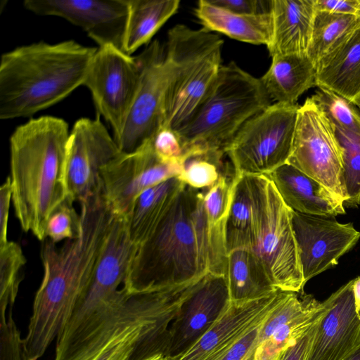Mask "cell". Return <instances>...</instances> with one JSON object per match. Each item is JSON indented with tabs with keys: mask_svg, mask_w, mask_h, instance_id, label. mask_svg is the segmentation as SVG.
I'll use <instances>...</instances> for the list:
<instances>
[{
	"mask_svg": "<svg viewBox=\"0 0 360 360\" xmlns=\"http://www.w3.org/2000/svg\"><path fill=\"white\" fill-rule=\"evenodd\" d=\"M328 300L317 301L307 311L277 328L271 335L257 344L253 360H280L284 352L326 314Z\"/></svg>",
	"mask_w": 360,
	"mask_h": 360,
	"instance_id": "cell-30",
	"label": "cell"
},
{
	"mask_svg": "<svg viewBox=\"0 0 360 360\" xmlns=\"http://www.w3.org/2000/svg\"><path fill=\"white\" fill-rule=\"evenodd\" d=\"M174 317L152 319L127 327L113 336L92 360H144L167 356Z\"/></svg>",
	"mask_w": 360,
	"mask_h": 360,
	"instance_id": "cell-23",
	"label": "cell"
},
{
	"mask_svg": "<svg viewBox=\"0 0 360 360\" xmlns=\"http://www.w3.org/2000/svg\"><path fill=\"white\" fill-rule=\"evenodd\" d=\"M153 147L157 155L165 162H181L183 150L175 131L162 128L153 139Z\"/></svg>",
	"mask_w": 360,
	"mask_h": 360,
	"instance_id": "cell-39",
	"label": "cell"
},
{
	"mask_svg": "<svg viewBox=\"0 0 360 360\" xmlns=\"http://www.w3.org/2000/svg\"><path fill=\"white\" fill-rule=\"evenodd\" d=\"M319 321L313 325L304 335L288 347L280 360H307L316 328Z\"/></svg>",
	"mask_w": 360,
	"mask_h": 360,
	"instance_id": "cell-41",
	"label": "cell"
},
{
	"mask_svg": "<svg viewBox=\"0 0 360 360\" xmlns=\"http://www.w3.org/2000/svg\"><path fill=\"white\" fill-rule=\"evenodd\" d=\"M316 11L337 14L359 15L360 0H314Z\"/></svg>",
	"mask_w": 360,
	"mask_h": 360,
	"instance_id": "cell-42",
	"label": "cell"
},
{
	"mask_svg": "<svg viewBox=\"0 0 360 360\" xmlns=\"http://www.w3.org/2000/svg\"><path fill=\"white\" fill-rule=\"evenodd\" d=\"M343 360H360V344L356 347Z\"/></svg>",
	"mask_w": 360,
	"mask_h": 360,
	"instance_id": "cell-45",
	"label": "cell"
},
{
	"mask_svg": "<svg viewBox=\"0 0 360 360\" xmlns=\"http://www.w3.org/2000/svg\"><path fill=\"white\" fill-rule=\"evenodd\" d=\"M260 79L234 62L221 65L214 84L188 122L176 132L186 157L225 153L243 124L271 105Z\"/></svg>",
	"mask_w": 360,
	"mask_h": 360,
	"instance_id": "cell-5",
	"label": "cell"
},
{
	"mask_svg": "<svg viewBox=\"0 0 360 360\" xmlns=\"http://www.w3.org/2000/svg\"><path fill=\"white\" fill-rule=\"evenodd\" d=\"M80 203V232L61 247L43 240L44 275L23 339L24 360H38L69 321L84 295L115 214L103 192Z\"/></svg>",
	"mask_w": 360,
	"mask_h": 360,
	"instance_id": "cell-1",
	"label": "cell"
},
{
	"mask_svg": "<svg viewBox=\"0 0 360 360\" xmlns=\"http://www.w3.org/2000/svg\"><path fill=\"white\" fill-rule=\"evenodd\" d=\"M129 14L123 51L131 55L147 44L179 7V0H127Z\"/></svg>",
	"mask_w": 360,
	"mask_h": 360,
	"instance_id": "cell-28",
	"label": "cell"
},
{
	"mask_svg": "<svg viewBox=\"0 0 360 360\" xmlns=\"http://www.w3.org/2000/svg\"><path fill=\"white\" fill-rule=\"evenodd\" d=\"M67 198L51 214L46 226V238L57 243L64 239L77 238L80 232V215Z\"/></svg>",
	"mask_w": 360,
	"mask_h": 360,
	"instance_id": "cell-36",
	"label": "cell"
},
{
	"mask_svg": "<svg viewBox=\"0 0 360 360\" xmlns=\"http://www.w3.org/2000/svg\"><path fill=\"white\" fill-rule=\"evenodd\" d=\"M24 7L39 15L65 19L81 27L99 47L123 51L127 0H26Z\"/></svg>",
	"mask_w": 360,
	"mask_h": 360,
	"instance_id": "cell-15",
	"label": "cell"
},
{
	"mask_svg": "<svg viewBox=\"0 0 360 360\" xmlns=\"http://www.w3.org/2000/svg\"><path fill=\"white\" fill-rule=\"evenodd\" d=\"M271 58L260 81L276 103L296 104L304 92L316 86V65L308 56L283 55Z\"/></svg>",
	"mask_w": 360,
	"mask_h": 360,
	"instance_id": "cell-25",
	"label": "cell"
},
{
	"mask_svg": "<svg viewBox=\"0 0 360 360\" xmlns=\"http://www.w3.org/2000/svg\"><path fill=\"white\" fill-rule=\"evenodd\" d=\"M230 304L224 275L206 274L182 302L169 326L167 358L178 356L190 348Z\"/></svg>",
	"mask_w": 360,
	"mask_h": 360,
	"instance_id": "cell-16",
	"label": "cell"
},
{
	"mask_svg": "<svg viewBox=\"0 0 360 360\" xmlns=\"http://www.w3.org/2000/svg\"><path fill=\"white\" fill-rule=\"evenodd\" d=\"M68 124L41 116L18 127L10 138L12 202L21 228L39 240L46 238L48 220L68 196Z\"/></svg>",
	"mask_w": 360,
	"mask_h": 360,
	"instance_id": "cell-3",
	"label": "cell"
},
{
	"mask_svg": "<svg viewBox=\"0 0 360 360\" xmlns=\"http://www.w3.org/2000/svg\"><path fill=\"white\" fill-rule=\"evenodd\" d=\"M141 76L137 57L114 46L97 48L83 85L90 91L98 116L121 134L135 98Z\"/></svg>",
	"mask_w": 360,
	"mask_h": 360,
	"instance_id": "cell-11",
	"label": "cell"
},
{
	"mask_svg": "<svg viewBox=\"0 0 360 360\" xmlns=\"http://www.w3.org/2000/svg\"><path fill=\"white\" fill-rule=\"evenodd\" d=\"M207 273L220 274L209 234L203 190L185 185L139 245L124 287L135 292L174 286Z\"/></svg>",
	"mask_w": 360,
	"mask_h": 360,
	"instance_id": "cell-2",
	"label": "cell"
},
{
	"mask_svg": "<svg viewBox=\"0 0 360 360\" xmlns=\"http://www.w3.org/2000/svg\"><path fill=\"white\" fill-rule=\"evenodd\" d=\"M268 314L244 333L216 360H253L261 327Z\"/></svg>",
	"mask_w": 360,
	"mask_h": 360,
	"instance_id": "cell-38",
	"label": "cell"
},
{
	"mask_svg": "<svg viewBox=\"0 0 360 360\" xmlns=\"http://www.w3.org/2000/svg\"><path fill=\"white\" fill-rule=\"evenodd\" d=\"M272 31L266 46L271 57L307 56L316 13L314 0L270 1Z\"/></svg>",
	"mask_w": 360,
	"mask_h": 360,
	"instance_id": "cell-20",
	"label": "cell"
},
{
	"mask_svg": "<svg viewBox=\"0 0 360 360\" xmlns=\"http://www.w3.org/2000/svg\"><path fill=\"white\" fill-rule=\"evenodd\" d=\"M223 155L224 153H207L184 158L179 179L184 184L198 190L212 186L227 173L223 165Z\"/></svg>",
	"mask_w": 360,
	"mask_h": 360,
	"instance_id": "cell-34",
	"label": "cell"
},
{
	"mask_svg": "<svg viewBox=\"0 0 360 360\" xmlns=\"http://www.w3.org/2000/svg\"><path fill=\"white\" fill-rule=\"evenodd\" d=\"M141 67L138 90L120 136V150L131 153L153 140L162 128L172 65L165 46L151 42L136 56Z\"/></svg>",
	"mask_w": 360,
	"mask_h": 360,
	"instance_id": "cell-10",
	"label": "cell"
},
{
	"mask_svg": "<svg viewBox=\"0 0 360 360\" xmlns=\"http://www.w3.org/2000/svg\"><path fill=\"white\" fill-rule=\"evenodd\" d=\"M360 25L359 15L316 10L307 56L316 65L342 37Z\"/></svg>",
	"mask_w": 360,
	"mask_h": 360,
	"instance_id": "cell-31",
	"label": "cell"
},
{
	"mask_svg": "<svg viewBox=\"0 0 360 360\" xmlns=\"http://www.w3.org/2000/svg\"><path fill=\"white\" fill-rule=\"evenodd\" d=\"M12 201V186L8 176L0 188V245L8 240V222L11 202Z\"/></svg>",
	"mask_w": 360,
	"mask_h": 360,
	"instance_id": "cell-43",
	"label": "cell"
},
{
	"mask_svg": "<svg viewBox=\"0 0 360 360\" xmlns=\"http://www.w3.org/2000/svg\"><path fill=\"white\" fill-rule=\"evenodd\" d=\"M181 162H165L155 153L153 140L131 153L122 152L101 171L103 195L115 214L127 217L145 190L179 176Z\"/></svg>",
	"mask_w": 360,
	"mask_h": 360,
	"instance_id": "cell-12",
	"label": "cell"
},
{
	"mask_svg": "<svg viewBox=\"0 0 360 360\" xmlns=\"http://www.w3.org/2000/svg\"><path fill=\"white\" fill-rule=\"evenodd\" d=\"M349 281L328 298V308L317 324L307 360H343L360 344V319Z\"/></svg>",
	"mask_w": 360,
	"mask_h": 360,
	"instance_id": "cell-17",
	"label": "cell"
},
{
	"mask_svg": "<svg viewBox=\"0 0 360 360\" xmlns=\"http://www.w3.org/2000/svg\"><path fill=\"white\" fill-rule=\"evenodd\" d=\"M184 184L178 176L143 191L134 200L127 215L131 240L138 246L152 233Z\"/></svg>",
	"mask_w": 360,
	"mask_h": 360,
	"instance_id": "cell-27",
	"label": "cell"
},
{
	"mask_svg": "<svg viewBox=\"0 0 360 360\" xmlns=\"http://www.w3.org/2000/svg\"><path fill=\"white\" fill-rule=\"evenodd\" d=\"M265 176L285 204L294 211L328 217L345 214L342 200L290 164L285 163Z\"/></svg>",
	"mask_w": 360,
	"mask_h": 360,
	"instance_id": "cell-19",
	"label": "cell"
},
{
	"mask_svg": "<svg viewBox=\"0 0 360 360\" xmlns=\"http://www.w3.org/2000/svg\"><path fill=\"white\" fill-rule=\"evenodd\" d=\"M97 48L73 40L41 41L4 53L0 63V118L30 116L83 85Z\"/></svg>",
	"mask_w": 360,
	"mask_h": 360,
	"instance_id": "cell-4",
	"label": "cell"
},
{
	"mask_svg": "<svg viewBox=\"0 0 360 360\" xmlns=\"http://www.w3.org/2000/svg\"><path fill=\"white\" fill-rule=\"evenodd\" d=\"M203 28L218 32L238 41L267 46L271 40L272 23L270 12L240 14L200 0L195 10Z\"/></svg>",
	"mask_w": 360,
	"mask_h": 360,
	"instance_id": "cell-24",
	"label": "cell"
},
{
	"mask_svg": "<svg viewBox=\"0 0 360 360\" xmlns=\"http://www.w3.org/2000/svg\"><path fill=\"white\" fill-rule=\"evenodd\" d=\"M265 175L235 173L233 198L225 231L227 254L238 248L252 249L257 240Z\"/></svg>",
	"mask_w": 360,
	"mask_h": 360,
	"instance_id": "cell-21",
	"label": "cell"
},
{
	"mask_svg": "<svg viewBox=\"0 0 360 360\" xmlns=\"http://www.w3.org/2000/svg\"><path fill=\"white\" fill-rule=\"evenodd\" d=\"M121 153L99 116L78 120L68 142V198L80 202L101 193L102 169Z\"/></svg>",
	"mask_w": 360,
	"mask_h": 360,
	"instance_id": "cell-13",
	"label": "cell"
},
{
	"mask_svg": "<svg viewBox=\"0 0 360 360\" xmlns=\"http://www.w3.org/2000/svg\"><path fill=\"white\" fill-rule=\"evenodd\" d=\"M225 174L212 186L203 190V201L209 234L219 270L225 271L227 250L225 241L226 224L231 208L235 174Z\"/></svg>",
	"mask_w": 360,
	"mask_h": 360,
	"instance_id": "cell-29",
	"label": "cell"
},
{
	"mask_svg": "<svg viewBox=\"0 0 360 360\" xmlns=\"http://www.w3.org/2000/svg\"><path fill=\"white\" fill-rule=\"evenodd\" d=\"M165 50L172 65L162 128L175 132L191 119L217 79L223 41L205 28L176 25L167 34Z\"/></svg>",
	"mask_w": 360,
	"mask_h": 360,
	"instance_id": "cell-6",
	"label": "cell"
},
{
	"mask_svg": "<svg viewBox=\"0 0 360 360\" xmlns=\"http://www.w3.org/2000/svg\"><path fill=\"white\" fill-rule=\"evenodd\" d=\"M354 105H356L360 110V101L356 102Z\"/></svg>",
	"mask_w": 360,
	"mask_h": 360,
	"instance_id": "cell-47",
	"label": "cell"
},
{
	"mask_svg": "<svg viewBox=\"0 0 360 360\" xmlns=\"http://www.w3.org/2000/svg\"><path fill=\"white\" fill-rule=\"evenodd\" d=\"M291 212L267 178L260 207L257 240L252 250L262 261L278 290L300 293L303 292L305 283L292 229Z\"/></svg>",
	"mask_w": 360,
	"mask_h": 360,
	"instance_id": "cell-9",
	"label": "cell"
},
{
	"mask_svg": "<svg viewBox=\"0 0 360 360\" xmlns=\"http://www.w3.org/2000/svg\"><path fill=\"white\" fill-rule=\"evenodd\" d=\"M311 98L335 128L360 137V113L352 103L324 88H319Z\"/></svg>",
	"mask_w": 360,
	"mask_h": 360,
	"instance_id": "cell-35",
	"label": "cell"
},
{
	"mask_svg": "<svg viewBox=\"0 0 360 360\" xmlns=\"http://www.w3.org/2000/svg\"><path fill=\"white\" fill-rule=\"evenodd\" d=\"M212 4L233 13L256 14L270 12V1L257 0H209Z\"/></svg>",
	"mask_w": 360,
	"mask_h": 360,
	"instance_id": "cell-40",
	"label": "cell"
},
{
	"mask_svg": "<svg viewBox=\"0 0 360 360\" xmlns=\"http://www.w3.org/2000/svg\"><path fill=\"white\" fill-rule=\"evenodd\" d=\"M352 292L356 314L360 319V276L352 280Z\"/></svg>",
	"mask_w": 360,
	"mask_h": 360,
	"instance_id": "cell-44",
	"label": "cell"
},
{
	"mask_svg": "<svg viewBox=\"0 0 360 360\" xmlns=\"http://www.w3.org/2000/svg\"><path fill=\"white\" fill-rule=\"evenodd\" d=\"M298 108L275 103L243 124L225 149L235 173L266 175L287 163Z\"/></svg>",
	"mask_w": 360,
	"mask_h": 360,
	"instance_id": "cell-7",
	"label": "cell"
},
{
	"mask_svg": "<svg viewBox=\"0 0 360 360\" xmlns=\"http://www.w3.org/2000/svg\"><path fill=\"white\" fill-rule=\"evenodd\" d=\"M26 263L21 247L14 241L0 245V321L6 319L7 311L13 307Z\"/></svg>",
	"mask_w": 360,
	"mask_h": 360,
	"instance_id": "cell-32",
	"label": "cell"
},
{
	"mask_svg": "<svg viewBox=\"0 0 360 360\" xmlns=\"http://www.w3.org/2000/svg\"><path fill=\"white\" fill-rule=\"evenodd\" d=\"M224 276L232 303L261 299L278 290L262 261L250 248L228 252Z\"/></svg>",
	"mask_w": 360,
	"mask_h": 360,
	"instance_id": "cell-26",
	"label": "cell"
},
{
	"mask_svg": "<svg viewBox=\"0 0 360 360\" xmlns=\"http://www.w3.org/2000/svg\"><path fill=\"white\" fill-rule=\"evenodd\" d=\"M281 291L247 302H231L224 314L195 344L167 360H216L269 313Z\"/></svg>",
	"mask_w": 360,
	"mask_h": 360,
	"instance_id": "cell-18",
	"label": "cell"
},
{
	"mask_svg": "<svg viewBox=\"0 0 360 360\" xmlns=\"http://www.w3.org/2000/svg\"><path fill=\"white\" fill-rule=\"evenodd\" d=\"M342 148V178L347 195L344 205H360V137L335 128Z\"/></svg>",
	"mask_w": 360,
	"mask_h": 360,
	"instance_id": "cell-33",
	"label": "cell"
},
{
	"mask_svg": "<svg viewBox=\"0 0 360 360\" xmlns=\"http://www.w3.org/2000/svg\"><path fill=\"white\" fill-rule=\"evenodd\" d=\"M144 360H167V358L163 354H156Z\"/></svg>",
	"mask_w": 360,
	"mask_h": 360,
	"instance_id": "cell-46",
	"label": "cell"
},
{
	"mask_svg": "<svg viewBox=\"0 0 360 360\" xmlns=\"http://www.w3.org/2000/svg\"><path fill=\"white\" fill-rule=\"evenodd\" d=\"M287 163L323 184L344 202L346 201L342 148L335 127L311 97L299 106Z\"/></svg>",
	"mask_w": 360,
	"mask_h": 360,
	"instance_id": "cell-8",
	"label": "cell"
},
{
	"mask_svg": "<svg viewBox=\"0 0 360 360\" xmlns=\"http://www.w3.org/2000/svg\"><path fill=\"white\" fill-rule=\"evenodd\" d=\"M316 86L354 105L360 101V25L342 37L316 64Z\"/></svg>",
	"mask_w": 360,
	"mask_h": 360,
	"instance_id": "cell-22",
	"label": "cell"
},
{
	"mask_svg": "<svg viewBox=\"0 0 360 360\" xmlns=\"http://www.w3.org/2000/svg\"><path fill=\"white\" fill-rule=\"evenodd\" d=\"M22 342L10 307L6 319L0 321V360H24Z\"/></svg>",
	"mask_w": 360,
	"mask_h": 360,
	"instance_id": "cell-37",
	"label": "cell"
},
{
	"mask_svg": "<svg viewBox=\"0 0 360 360\" xmlns=\"http://www.w3.org/2000/svg\"><path fill=\"white\" fill-rule=\"evenodd\" d=\"M292 229L304 283L333 267L360 239L352 223L335 217L310 215L292 210Z\"/></svg>",
	"mask_w": 360,
	"mask_h": 360,
	"instance_id": "cell-14",
	"label": "cell"
}]
</instances>
